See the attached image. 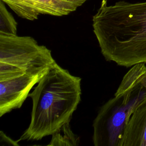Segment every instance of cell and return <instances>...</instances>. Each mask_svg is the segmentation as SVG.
Instances as JSON below:
<instances>
[{
    "label": "cell",
    "mask_w": 146,
    "mask_h": 146,
    "mask_svg": "<svg viewBox=\"0 0 146 146\" xmlns=\"http://www.w3.org/2000/svg\"><path fill=\"white\" fill-rule=\"evenodd\" d=\"M55 62L51 51L31 36L0 35V80L46 74Z\"/></svg>",
    "instance_id": "obj_3"
},
{
    "label": "cell",
    "mask_w": 146,
    "mask_h": 146,
    "mask_svg": "<svg viewBox=\"0 0 146 146\" xmlns=\"http://www.w3.org/2000/svg\"><path fill=\"white\" fill-rule=\"evenodd\" d=\"M143 95L115 94L100 108L93 122L92 141L95 146H119L131 115L144 100Z\"/></svg>",
    "instance_id": "obj_4"
},
{
    "label": "cell",
    "mask_w": 146,
    "mask_h": 146,
    "mask_svg": "<svg viewBox=\"0 0 146 146\" xmlns=\"http://www.w3.org/2000/svg\"><path fill=\"white\" fill-rule=\"evenodd\" d=\"M17 22L13 16L7 10L5 3L0 1V35H16L17 31Z\"/></svg>",
    "instance_id": "obj_9"
},
{
    "label": "cell",
    "mask_w": 146,
    "mask_h": 146,
    "mask_svg": "<svg viewBox=\"0 0 146 146\" xmlns=\"http://www.w3.org/2000/svg\"><path fill=\"white\" fill-rule=\"evenodd\" d=\"M92 27L106 60L126 67L146 63V1L108 6L102 0Z\"/></svg>",
    "instance_id": "obj_1"
},
{
    "label": "cell",
    "mask_w": 146,
    "mask_h": 146,
    "mask_svg": "<svg viewBox=\"0 0 146 146\" xmlns=\"http://www.w3.org/2000/svg\"><path fill=\"white\" fill-rule=\"evenodd\" d=\"M19 17L30 21L40 14L63 16L75 11L88 0H1Z\"/></svg>",
    "instance_id": "obj_5"
},
{
    "label": "cell",
    "mask_w": 146,
    "mask_h": 146,
    "mask_svg": "<svg viewBox=\"0 0 146 146\" xmlns=\"http://www.w3.org/2000/svg\"><path fill=\"white\" fill-rule=\"evenodd\" d=\"M81 95V78L54 62L29 95L31 120L19 140H41L70 123Z\"/></svg>",
    "instance_id": "obj_2"
},
{
    "label": "cell",
    "mask_w": 146,
    "mask_h": 146,
    "mask_svg": "<svg viewBox=\"0 0 146 146\" xmlns=\"http://www.w3.org/2000/svg\"><path fill=\"white\" fill-rule=\"evenodd\" d=\"M45 74H25L0 80V116L21 107L32 88Z\"/></svg>",
    "instance_id": "obj_6"
},
{
    "label": "cell",
    "mask_w": 146,
    "mask_h": 146,
    "mask_svg": "<svg viewBox=\"0 0 146 146\" xmlns=\"http://www.w3.org/2000/svg\"><path fill=\"white\" fill-rule=\"evenodd\" d=\"M104 1H107V0H104Z\"/></svg>",
    "instance_id": "obj_11"
},
{
    "label": "cell",
    "mask_w": 146,
    "mask_h": 146,
    "mask_svg": "<svg viewBox=\"0 0 146 146\" xmlns=\"http://www.w3.org/2000/svg\"><path fill=\"white\" fill-rule=\"evenodd\" d=\"M80 138L71 129L70 123H67L52 135L48 145L50 146H76Z\"/></svg>",
    "instance_id": "obj_8"
},
{
    "label": "cell",
    "mask_w": 146,
    "mask_h": 146,
    "mask_svg": "<svg viewBox=\"0 0 146 146\" xmlns=\"http://www.w3.org/2000/svg\"><path fill=\"white\" fill-rule=\"evenodd\" d=\"M119 146H146V99L131 115Z\"/></svg>",
    "instance_id": "obj_7"
},
{
    "label": "cell",
    "mask_w": 146,
    "mask_h": 146,
    "mask_svg": "<svg viewBox=\"0 0 146 146\" xmlns=\"http://www.w3.org/2000/svg\"><path fill=\"white\" fill-rule=\"evenodd\" d=\"M18 141H14L7 136L3 131L0 132V143L1 145L19 146Z\"/></svg>",
    "instance_id": "obj_10"
}]
</instances>
